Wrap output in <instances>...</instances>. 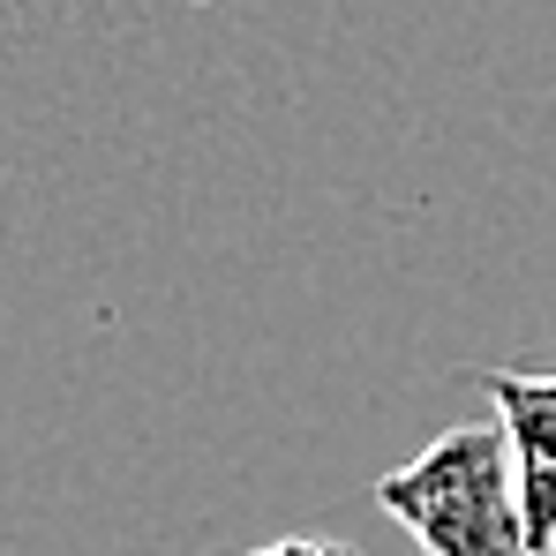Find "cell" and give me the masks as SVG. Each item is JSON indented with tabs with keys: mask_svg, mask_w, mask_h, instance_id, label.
<instances>
[{
	"mask_svg": "<svg viewBox=\"0 0 556 556\" xmlns=\"http://www.w3.org/2000/svg\"><path fill=\"white\" fill-rule=\"evenodd\" d=\"M376 504L421 556H542L519 511L504 421H452L421 459L376 481Z\"/></svg>",
	"mask_w": 556,
	"mask_h": 556,
	"instance_id": "obj_1",
	"label": "cell"
},
{
	"mask_svg": "<svg viewBox=\"0 0 556 556\" xmlns=\"http://www.w3.org/2000/svg\"><path fill=\"white\" fill-rule=\"evenodd\" d=\"M481 391L511 444L527 534L542 556H556V369H481Z\"/></svg>",
	"mask_w": 556,
	"mask_h": 556,
	"instance_id": "obj_2",
	"label": "cell"
},
{
	"mask_svg": "<svg viewBox=\"0 0 556 556\" xmlns=\"http://www.w3.org/2000/svg\"><path fill=\"white\" fill-rule=\"evenodd\" d=\"M249 556H354L346 542H316V534H286V542H264V549Z\"/></svg>",
	"mask_w": 556,
	"mask_h": 556,
	"instance_id": "obj_3",
	"label": "cell"
}]
</instances>
